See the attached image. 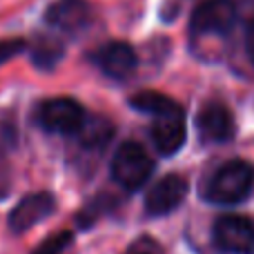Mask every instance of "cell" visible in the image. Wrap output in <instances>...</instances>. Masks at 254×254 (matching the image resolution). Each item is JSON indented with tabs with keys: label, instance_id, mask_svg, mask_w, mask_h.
Listing matches in <instances>:
<instances>
[{
	"label": "cell",
	"instance_id": "obj_9",
	"mask_svg": "<svg viewBox=\"0 0 254 254\" xmlns=\"http://www.w3.org/2000/svg\"><path fill=\"white\" fill-rule=\"evenodd\" d=\"M196 127L205 143H228L234 138V116L223 103H205L196 116Z\"/></svg>",
	"mask_w": 254,
	"mask_h": 254
},
{
	"label": "cell",
	"instance_id": "obj_13",
	"mask_svg": "<svg viewBox=\"0 0 254 254\" xmlns=\"http://www.w3.org/2000/svg\"><path fill=\"white\" fill-rule=\"evenodd\" d=\"M129 105L134 107V110L143 112V114L156 116V114H161V112L174 107L176 101H172L170 96H165V94H161V92L145 89V92H138V94H134V96L129 98Z\"/></svg>",
	"mask_w": 254,
	"mask_h": 254
},
{
	"label": "cell",
	"instance_id": "obj_16",
	"mask_svg": "<svg viewBox=\"0 0 254 254\" xmlns=\"http://www.w3.org/2000/svg\"><path fill=\"white\" fill-rule=\"evenodd\" d=\"M25 40L20 38H9V40H0V65L7 61H11L13 56H18V54L25 52Z\"/></svg>",
	"mask_w": 254,
	"mask_h": 254
},
{
	"label": "cell",
	"instance_id": "obj_4",
	"mask_svg": "<svg viewBox=\"0 0 254 254\" xmlns=\"http://www.w3.org/2000/svg\"><path fill=\"white\" fill-rule=\"evenodd\" d=\"M85 121H87V114H85L83 105L74 98H49V101L40 103L38 107V123L52 134H78Z\"/></svg>",
	"mask_w": 254,
	"mask_h": 254
},
{
	"label": "cell",
	"instance_id": "obj_2",
	"mask_svg": "<svg viewBox=\"0 0 254 254\" xmlns=\"http://www.w3.org/2000/svg\"><path fill=\"white\" fill-rule=\"evenodd\" d=\"M154 172V161L145 152L143 145L127 140L116 149L112 158V179L121 185L123 190L136 192L149 181Z\"/></svg>",
	"mask_w": 254,
	"mask_h": 254
},
{
	"label": "cell",
	"instance_id": "obj_11",
	"mask_svg": "<svg viewBox=\"0 0 254 254\" xmlns=\"http://www.w3.org/2000/svg\"><path fill=\"white\" fill-rule=\"evenodd\" d=\"M56 210V201L49 192H34L27 194L9 214V228L13 232H27L40 221H45Z\"/></svg>",
	"mask_w": 254,
	"mask_h": 254
},
{
	"label": "cell",
	"instance_id": "obj_6",
	"mask_svg": "<svg viewBox=\"0 0 254 254\" xmlns=\"http://www.w3.org/2000/svg\"><path fill=\"white\" fill-rule=\"evenodd\" d=\"M185 114L183 107L176 103L174 107L161 112V114L154 116L152 123V140L156 145L158 154L163 156H174L185 143Z\"/></svg>",
	"mask_w": 254,
	"mask_h": 254
},
{
	"label": "cell",
	"instance_id": "obj_8",
	"mask_svg": "<svg viewBox=\"0 0 254 254\" xmlns=\"http://www.w3.org/2000/svg\"><path fill=\"white\" fill-rule=\"evenodd\" d=\"M188 196V181L179 174H167L149 188L145 196V210L152 216H165L174 212Z\"/></svg>",
	"mask_w": 254,
	"mask_h": 254
},
{
	"label": "cell",
	"instance_id": "obj_12",
	"mask_svg": "<svg viewBox=\"0 0 254 254\" xmlns=\"http://www.w3.org/2000/svg\"><path fill=\"white\" fill-rule=\"evenodd\" d=\"M112 134H114V127H112L110 121L89 119V116L78 131L80 143H83L85 147H103V145H107V140L112 138Z\"/></svg>",
	"mask_w": 254,
	"mask_h": 254
},
{
	"label": "cell",
	"instance_id": "obj_5",
	"mask_svg": "<svg viewBox=\"0 0 254 254\" xmlns=\"http://www.w3.org/2000/svg\"><path fill=\"white\" fill-rule=\"evenodd\" d=\"M212 241L228 254H254V223L246 216L225 214L216 219Z\"/></svg>",
	"mask_w": 254,
	"mask_h": 254
},
{
	"label": "cell",
	"instance_id": "obj_15",
	"mask_svg": "<svg viewBox=\"0 0 254 254\" xmlns=\"http://www.w3.org/2000/svg\"><path fill=\"white\" fill-rule=\"evenodd\" d=\"M71 239H74V234H71L69 230H61V232L47 237L45 241H40L38 248L31 254H61L65 248L71 246Z\"/></svg>",
	"mask_w": 254,
	"mask_h": 254
},
{
	"label": "cell",
	"instance_id": "obj_1",
	"mask_svg": "<svg viewBox=\"0 0 254 254\" xmlns=\"http://www.w3.org/2000/svg\"><path fill=\"white\" fill-rule=\"evenodd\" d=\"M254 188V167L252 163L234 158L216 167L214 174L205 181L203 196L212 205H237L250 196Z\"/></svg>",
	"mask_w": 254,
	"mask_h": 254
},
{
	"label": "cell",
	"instance_id": "obj_14",
	"mask_svg": "<svg viewBox=\"0 0 254 254\" xmlns=\"http://www.w3.org/2000/svg\"><path fill=\"white\" fill-rule=\"evenodd\" d=\"M63 56V45L56 40H38L31 54V61L40 67V69H52Z\"/></svg>",
	"mask_w": 254,
	"mask_h": 254
},
{
	"label": "cell",
	"instance_id": "obj_10",
	"mask_svg": "<svg viewBox=\"0 0 254 254\" xmlns=\"http://www.w3.org/2000/svg\"><path fill=\"white\" fill-rule=\"evenodd\" d=\"M92 20L87 0H56L45 11V22L65 34H78Z\"/></svg>",
	"mask_w": 254,
	"mask_h": 254
},
{
	"label": "cell",
	"instance_id": "obj_17",
	"mask_svg": "<svg viewBox=\"0 0 254 254\" xmlns=\"http://www.w3.org/2000/svg\"><path fill=\"white\" fill-rule=\"evenodd\" d=\"M243 47H246L248 61H250L254 67V18L246 25V29H243Z\"/></svg>",
	"mask_w": 254,
	"mask_h": 254
},
{
	"label": "cell",
	"instance_id": "obj_3",
	"mask_svg": "<svg viewBox=\"0 0 254 254\" xmlns=\"http://www.w3.org/2000/svg\"><path fill=\"white\" fill-rule=\"evenodd\" d=\"M237 20L239 13L232 0H203L190 16V31L192 36L223 38L234 29Z\"/></svg>",
	"mask_w": 254,
	"mask_h": 254
},
{
	"label": "cell",
	"instance_id": "obj_7",
	"mask_svg": "<svg viewBox=\"0 0 254 254\" xmlns=\"http://www.w3.org/2000/svg\"><path fill=\"white\" fill-rule=\"evenodd\" d=\"M92 58L98 69L114 80L129 78L138 67V56H136L134 47L123 40H112L107 45H101Z\"/></svg>",
	"mask_w": 254,
	"mask_h": 254
}]
</instances>
